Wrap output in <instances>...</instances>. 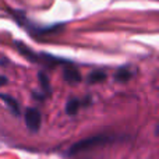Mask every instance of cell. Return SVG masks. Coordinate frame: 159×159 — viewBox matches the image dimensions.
Returning <instances> with one entry per match:
<instances>
[{"label":"cell","instance_id":"1","mask_svg":"<svg viewBox=\"0 0 159 159\" xmlns=\"http://www.w3.org/2000/svg\"><path fill=\"white\" fill-rule=\"evenodd\" d=\"M7 13L11 16V18L24 30L28 31V34H31L32 36H43V35H52V34H57L60 31L64 30L66 22H55L50 25H45V24H36L32 20L28 18L27 13L24 10L20 8H11L8 7Z\"/></svg>","mask_w":159,"mask_h":159},{"label":"cell","instance_id":"2","mask_svg":"<svg viewBox=\"0 0 159 159\" xmlns=\"http://www.w3.org/2000/svg\"><path fill=\"white\" fill-rule=\"evenodd\" d=\"M115 140H116V135L115 134H106V133H102V134L92 135V137L84 138V140H81V141H78V143L73 144V145L67 149L66 155H67V157H73V155H77V154H80V152L93 149V148H96V147L107 145V144L113 143Z\"/></svg>","mask_w":159,"mask_h":159},{"label":"cell","instance_id":"3","mask_svg":"<svg viewBox=\"0 0 159 159\" xmlns=\"http://www.w3.org/2000/svg\"><path fill=\"white\" fill-rule=\"evenodd\" d=\"M24 121L30 131L36 133L42 124L41 112H39L38 109H35V107H27L24 112Z\"/></svg>","mask_w":159,"mask_h":159},{"label":"cell","instance_id":"4","mask_svg":"<svg viewBox=\"0 0 159 159\" xmlns=\"http://www.w3.org/2000/svg\"><path fill=\"white\" fill-rule=\"evenodd\" d=\"M134 75V70L131 69L130 66H121L117 69V71L115 73V81L117 82H127L133 78Z\"/></svg>","mask_w":159,"mask_h":159},{"label":"cell","instance_id":"5","mask_svg":"<svg viewBox=\"0 0 159 159\" xmlns=\"http://www.w3.org/2000/svg\"><path fill=\"white\" fill-rule=\"evenodd\" d=\"M0 99L3 101V103L10 109V112L13 113L14 116H18L20 115V105L18 102L14 99V96L7 95V93H0Z\"/></svg>","mask_w":159,"mask_h":159},{"label":"cell","instance_id":"6","mask_svg":"<svg viewBox=\"0 0 159 159\" xmlns=\"http://www.w3.org/2000/svg\"><path fill=\"white\" fill-rule=\"evenodd\" d=\"M63 75H64V80H66L67 82H71V84H75V82L81 81V74H80L78 70L73 66H67L66 69H64Z\"/></svg>","mask_w":159,"mask_h":159},{"label":"cell","instance_id":"7","mask_svg":"<svg viewBox=\"0 0 159 159\" xmlns=\"http://www.w3.org/2000/svg\"><path fill=\"white\" fill-rule=\"evenodd\" d=\"M80 107H81V99L71 98L66 105V113L69 116H74V115H77Z\"/></svg>","mask_w":159,"mask_h":159},{"label":"cell","instance_id":"8","mask_svg":"<svg viewBox=\"0 0 159 159\" xmlns=\"http://www.w3.org/2000/svg\"><path fill=\"white\" fill-rule=\"evenodd\" d=\"M38 80H39V84H41L42 89H43V95H49L50 93V84H49V77L45 74L43 71H39L38 74Z\"/></svg>","mask_w":159,"mask_h":159},{"label":"cell","instance_id":"9","mask_svg":"<svg viewBox=\"0 0 159 159\" xmlns=\"http://www.w3.org/2000/svg\"><path fill=\"white\" fill-rule=\"evenodd\" d=\"M106 80V73L102 71V70H96V71H92L89 75H88V82L89 84H96V82H102Z\"/></svg>","mask_w":159,"mask_h":159},{"label":"cell","instance_id":"10","mask_svg":"<svg viewBox=\"0 0 159 159\" xmlns=\"http://www.w3.org/2000/svg\"><path fill=\"white\" fill-rule=\"evenodd\" d=\"M6 82H7V78H6L4 75H0V85L6 84Z\"/></svg>","mask_w":159,"mask_h":159}]
</instances>
